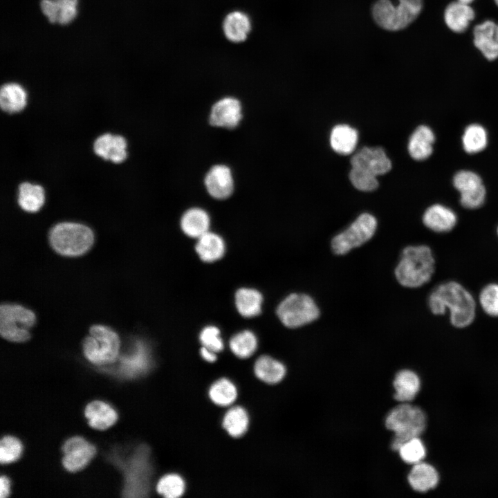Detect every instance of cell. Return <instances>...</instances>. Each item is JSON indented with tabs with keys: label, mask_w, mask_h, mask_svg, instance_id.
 I'll return each instance as SVG.
<instances>
[{
	"label": "cell",
	"mask_w": 498,
	"mask_h": 498,
	"mask_svg": "<svg viewBox=\"0 0 498 498\" xmlns=\"http://www.w3.org/2000/svg\"><path fill=\"white\" fill-rule=\"evenodd\" d=\"M455 188L460 192V203L465 208L481 207L486 198V189L479 176L471 171L457 172L453 179Z\"/></svg>",
	"instance_id": "cell-10"
},
{
	"label": "cell",
	"mask_w": 498,
	"mask_h": 498,
	"mask_svg": "<svg viewBox=\"0 0 498 498\" xmlns=\"http://www.w3.org/2000/svg\"><path fill=\"white\" fill-rule=\"evenodd\" d=\"M48 241L57 253L66 257H77L92 246L94 234L87 225L75 222H61L49 231Z\"/></svg>",
	"instance_id": "cell-4"
},
{
	"label": "cell",
	"mask_w": 498,
	"mask_h": 498,
	"mask_svg": "<svg viewBox=\"0 0 498 498\" xmlns=\"http://www.w3.org/2000/svg\"><path fill=\"white\" fill-rule=\"evenodd\" d=\"M251 29L248 16L241 11H233L225 17L223 30L225 37L234 43L244 42Z\"/></svg>",
	"instance_id": "cell-24"
},
{
	"label": "cell",
	"mask_w": 498,
	"mask_h": 498,
	"mask_svg": "<svg viewBox=\"0 0 498 498\" xmlns=\"http://www.w3.org/2000/svg\"><path fill=\"white\" fill-rule=\"evenodd\" d=\"M407 481L414 490L426 492L438 486L440 475L434 466L423 461L413 465L408 474Z\"/></svg>",
	"instance_id": "cell-18"
},
{
	"label": "cell",
	"mask_w": 498,
	"mask_h": 498,
	"mask_svg": "<svg viewBox=\"0 0 498 498\" xmlns=\"http://www.w3.org/2000/svg\"><path fill=\"white\" fill-rule=\"evenodd\" d=\"M239 392L236 385L226 377L219 378L209 387L208 396L210 401L220 407H229L234 405Z\"/></svg>",
	"instance_id": "cell-26"
},
{
	"label": "cell",
	"mask_w": 498,
	"mask_h": 498,
	"mask_svg": "<svg viewBox=\"0 0 498 498\" xmlns=\"http://www.w3.org/2000/svg\"><path fill=\"white\" fill-rule=\"evenodd\" d=\"M436 261L430 247L425 244L405 247L394 268V276L403 287L416 288L423 286L432 279Z\"/></svg>",
	"instance_id": "cell-2"
},
{
	"label": "cell",
	"mask_w": 498,
	"mask_h": 498,
	"mask_svg": "<svg viewBox=\"0 0 498 498\" xmlns=\"http://www.w3.org/2000/svg\"><path fill=\"white\" fill-rule=\"evenodd\" d=\"M234 299L236 308L243 317H253L261 313L263 297L256 289L241 288L236 292Z\"/></svg>",
	"instance_id": "cell-32"
},
{
	"label": "cell",
	"mask_w": 498,
	"mask_h": 498,
	"mask_svg": "<svg viewBox=\"0 0 498 498\" xmlns=\"http://www.w3.org/2000/svg\"><path fill=\"white\" fill-rule=\"evenodd\" d=\"M199 353L201 358L208 363H214L217 360V353L206 347H201Z\"/></svg>",
	"instance_id": "cell-43"
},
{
	"label": "cell",
	"mask_w": 498,
	"mask_h": 498,
	"mask_svg": "<svg viewBox=\"0 0 498 498\" xmlns=\"http://www.w3.org/2000/svg\"><path fill=\"white\" fill-rule=\"evenodd\" d=\"M351 167L377 176L387 173L391 168V163L381 147H365L351 158Z\"/></svg>",
	"instance_id": "cell-11"
},
{
	"label": "cell",
	"mask_w": 498,
	"mask_h": 498,
	"mask_svg": "<svg viewBox=\"0 0 498 498\" xmlns=\"http://www.w3.org/2000/svg\"><path fill=\"white\" fill-rule=\"evenodd\" d=\"M253 372L259 380L273 385L282 381L286 374V368L277 359L268 355H262L256 359Z\"/></svg>",
	"instance_id": "cell-19"
},
{
	"label": "cell",
	"mask_w": 498,
	"mask_h": 498,
	"mask_svg": "<svg viewBox=\"0 0 498 498\" xmlns=\"http://www.w3.org/2000/svg\"><path fill=\"white\" fill-rule=\"evenodd\" d=\"M459 1H462V2H464V3H469L471 2L472 0H459Z\"/></svg>",
	"instance_id": "cell-45"
},
{
	"label": "cell",
	"mask_w": 498,
	"mask_h": 498,
	"mask_svg": "<svg viewBox=\"0 0 498 498\" xmlns=\"http://www.w3.org/2000/svg\"><path fill=\"white\" fill-rule=\"evenodd\" d=\"M59 5V17L57 23L67 25L72 22L77 15L78 0H57Z\"/></svg>",
	"instance_id": "cell-41"
},
{
	"label": "cell",
	"mask_w": 498,
	"mask_h": 498,
	"mask_svg": "<svg viewBox=\"0 0 498 498\" xmlns=\"http://www.w3.org/2000/svg\"><path fill=\"white\" fill-rule=\"evenodd\" d=\"M210 219L208 214L203 209L193 208L187 210L181 219L183 232L192 238H199L209 231Z\"/></svg>",
	"instance_id": "cell-28"
},
{
	"label": "cell",
	"mask_w": 498,
	"mask_h": 498,
	"mask_svg": "<svg viewBox=\"0 0 498 498\" xmlns=\"http://www.w3.org/2000/svg\"><path fill=\"white\" fill-rule=\"evenodd\" d=\"M199 341L202 347L212 350L217 353L224 349V342L221 336V331L215 326L204 327L200 332Z\"/></svg>",
	"instance_id": "cell-38"
},
{
	"label": "cell",
	"mask_w": 498,
	"mask_h": 498,
	"mask_svg": "<svg viewBox=\"0 0 498 498\" xmlns=\"http://www.w3.org/2000/svg\"><path fill=\"white\" fill-rule=\"evenodd\" d=\"M64 467L70 472H76L87 465L95 454L93 445L79 436L68 439L62 447Z\"/></svg>",
	"instance_id": "cell-12"
},
{
	"label": "cell",
	"mask_w": 498,
	"mask_h": 498,
	"mask_svg": "<svg viewBox=\"0 0 498 498\" xmlns=\"http://www.w3.org/2000/svg\"><path fill=\"white\" fill-rule=\"evenodd\" d=\"M349 179L356 189L363 192L375 190L378 186L376 176L354 167L351 169Z\"/></svg>",
	"instance_id": "cell-40"
},
{
	"label": "cell",
	"mask_w": 498,
	"mask_h": 498,
	"mask_svg": "<svg viewBox=\"0 0 498 498\" xmlns=\"http://www.w3.org/2000/svg\"><path fill=\"white\" fill-rule=\"evenodd\" d=\"M474 44L488 60L498 57V25L486 21L474 28Z\"/></svg>",
	"instance_id": "cell-16"
},
{
	"label": "cell",
	"mask_w": 498,
	"mask_h": 498,
	"mask_svg": "<svg viewBox=\"0 0 498 498\" xmlns=\"http://www.w3.org/2000/svg\"><path fill=\"white\" fill-rule=\"evenodd\" d=\"M423 0H398L394 6L390 0H377L371 13L375 22L389 31H398L407 28L419 15Z\"/></svg>",
	"instance_id": "cell-5"
},
{
	"label": "cell",
	"mask_w": 498,
	"mask_h": 498,
	"mask_svg": "<svg viewBox=\"0 0 498 498\" xmlns=\"http://www.w3.org/2000/svg\"><path fill=\"white\" fill-rule=\"evenodd\" d=\"M398 452L405 463L412 465L423 461L427 454L426 448L420 437H415L405 442Z\"/></svg>",
	"instance_id": "cell-36"
},
{
	"label": "cell",
	"mask_w": 498,
	"mask_h": 498,
	"mask_svg": "<svg viewBox=\"0 0 498 498\" xmlns=\"http://www.w3.org/2000/svg\"><path fill=\"white\" fill-rule=\"evenodd\" d=\"M127 142L120 135L106 133L98 136L93 142L95 154L105 160L121 163L127 158Z\"/></svg>",
	"instance_id": "cell-14"
},
{
	"label": "cell",
	"mask_w": 498,
	"mask_h": 498,
	"mask_svg": "<svg viewBox=\"0 0 498 498\" xmlns=\"http://www.w3.org/2000/svg\"><path fill=\"white\" fill-rule=\"evenodd\" d=\"M197 239L195 250L202 261L212 263L224 255L225 242L217 234L208 231Z\"/></svg>",
	"instance_id": "cell-27"
},
{
	"label": "cell",
	"mask_w": 498,
	"mask_h": 498,
	"mask_svg": "<svg viewBox=\"0 0 498 498\" xmlns=\"http://www.w3.org/2000/svg\"><path fill=\"white\" fill-rule=\"evenodd\" d=\"M27 104V93L24 87L15 82L6 83L0 89V107L9 114L21 111Z\"/></svg>",
	"instance_id": "cell-25"
},
{
	"label": "cell",
	"mask_w": 498,
	"mask_h": 498,
	"mask_svg": "<svg viewBox=\"0 0 498 498\" xmlns=\"http://www.w3.org/2000/svg\"><path fill=\"white\" fill-rule=\"evenodd\" d=\"M487 133L485 129L477 124L468 126L462 136L465 151L469 154L477 153L487 145Z\"/></svg>",
	"instance_id": "cell-35"
},
{
	"label": "cell",
	"mask_w": 498,
	"mask_h": 498,
	"mask_svg": "<svg viewBox=\"0 0 498 498\" xmlns=\"http://www.w3.org/2000/svg\"><path fill=\"white\" fill-rule=\"evenodd\" d=\"M276 313L284 326L297 329L317 320L320 315V309L310 295L293 293L279 302Z\"/></svg>",
	"instance_id": "cell-6"
},
{
	"label": "cell",
	"mask_w": 498,
	"mask_h": 498,
	"mask_svg": "<svg viewBox=\"0 0 498 498\" xmlns=\"http://www.w3.org/2000/svg\"><path fill=\"white\" fill-rule=\"evenodd\" d=\"M90 335L83 342V352L86 358L95 365L113 362L120 350V339L117 333L108 326L93 325L89 329Z\"/></svg>",
	"instance_id": "cell-7"
},
{
	"label": "cell",
	"mask_w": 498,
	"mask_h": 498,
	"mask_svg": "<svg viewBox=\"0 0 498 498\" xmlns=\"http://www.w3.org/2000/svg\"><path fill=\"white\" fill-rule=\"evenodd\" d=\"M479 303L486 315L498 317V283H490L482 288Z\"/></svg>",
	"instance_id": "cell-37"
},
{
	"label": "cell",
	"mask_w": 498,
	"mask_h": 498,
	"mask_svg": "<svg viewBox=\"0 0 498 498\" xmlns=\"http://www.w3.org/2000/svg\"><path fill=\"white\" fill-rule=\"evenodd\" d=\"M45 201V192L42 186L24 182L18 187L17 203L25 212H36Z\"/></svg>",
	"instance_id": "cell-29"
},
{
	"label": "cell",
	"mask_w": 498,
	"mask_h": 498,
	"mask_svg": "<svg viewBox=\"0 0 498 498\" xmlns=\"http://www.w3.org/2000/svg\"><path fill=\"white\" fill-rule=\"evenodd\" d=\"M89 425L98 430H105L111 426L117 419L114 409L108 404L95 400L87 405L84 411Z\"/></svg>",
	"instance_id": "cell-31"
},
{
	"label": "cell",
	"mask_w": 498,
	"mask_h": 498,
	"mask_svg": "<svg viewBox=\"0 0 498 498\" xmlns=\"http://www.w3.org/2000/svg\"><path fill=\"white\" fill-rule=\"evenodd\" d=\"M21 444L15 437L5 436L0 442V461L8 463L17 460L21 452Z\"/></svg>",
	"instance_id": "cell-39"
},
{
	"label": "cell",
	"mask_w": 498,
	"mask_h": 498,
	"mask_svg": "<svg viewBox=\"0 0 498 498\" xmlns=\"http://www.w3.org/2000/svg\"><path fill=\"white\" fill-rule=\"evenodd\" d=\"M422 220L425 226L430 230L444 233L451 231L455 227L457 216L449 208L434 204L425 211Z\"/></svg>",
	"instance_id": "cell-17"
},
{
	"label": "cell",
	"mask_w": 498,
	"mask_h": 498,
	"mask_svg": "<svg viewBox=\"0 0 498 498\" xmlns=\"http://www.w3.org/2000/svg\"><path fill=\"white\" fill-rule=\"evenodd\" d=\"M231 352L238 358L245 360L250 358L257 351L258 340L255 334L250 330H243L232 336L229 341Z\"/></svg>",
	"instance_id": "cell-33"
},
{
	"label": "cell",
	"mask_w": 498,
	"mask_h": 498,
	"mask_svg": "<svg viewBox=\"0 0 498 498\" xmlns=\"http://www.w3.org/2000/svg\"><path fill=\"white\" fill-rule=\"evenodd\" d=\"M9 481L6 477L1 476L0 478V497H6L9 495Z\"/></svg>",
	"instance_id": "cell-44"
},
{
	"label": "cell",
	"mask_w": 498,
	"mask_h": 498,
	"mask_svg": "<svg viewBox=\"0 0 498 498\" xmlns=\"http://www.w3.org/2000/svg\"><path fill=\"white\" fill-rule=\"evenodd\" d=\"M497 235H498V227H497Z\"/></svg>",
	"instance_id": "cell-47"
},
{
	"label": "cell",
	"mask_w": 498,
	"mask_h": 498,
	"mask_svg": "<svg viewBox=\"0 0 498 498\" xmlns=\"http://www.w3.org/2000/svg\"><path fill=\"white\" fill-rule=\"evenodd\" d=\"M377 220L369 213L360 214L347 228L331 239L333 253L344 255L370 241L377 229Z\"/></svg>",
	"instance_id": "cell-8"
},
{
	"label": "cell",
	"mask_w": 498,
	"mask_h": 498,
	"mask_svg": "<svg viewBox=\"0 0 498 498\" xmlns=\"http://www.w3.org/2000/svg\"><path fill=\"white\" fill-rule=\"evenodd\" d=\"M40 9L49 22L57 23L59 9L57 0H41Z\"/></svg>",
	"instance_id": "cell-42"
},
{
	"label": "cell",
	"mask_w": 498,
	"mask_h": 498,
	"mask_svg": "<svg viewBox=\"0 0 498 498\" xmlns=\"http://www.w3.org/2000/svg\"><path fill=\"white\" fill-rule=\"evenodd\" d=\"M496 4L498 6V0H495Z\"/></svg>",
	"instance_id": "cell-46"
},
{
	"label": "cell",
	"mask_w": 498,
	"mask_h": 498,
	"mask_svg": "<svg viewBox=\"0 0 498 498\" xmlns=\"http://www.w3.org/2000/svg\"><path fill=\"white\" fill-rule=\"evenodd\" d=\"M357 131L347 124L335 126L330 135V144L336 153L341 155L351 154L357 145Z\"/></svg>",
	"instance_id": "cell-30"
},
{
	"label": "cell",
	"mask_w": 498,
	"mask_h": 498,
	"mask_svg": "<svg viewBox=\"0 0 498 498\" xmlns=\"http://www.w3.org/2000/svg\"><path fill=\"white\" fill-rule=\"evenodd\" d=\"M208 194L216 199H225L232 193L234 182L230 169L223 165L213 166L205 178Z\"/></svg>",
	"instance_id": "cell-15"
},
{
	"label": "cell",
	"mask_w": 498,
	"mask_h": 498,
	"mask_svg": "<svg viewBox=\"0 0 498 498\" xmlns=\"http://www.w3.org/2000/svg\"><path fill=\"white\" fill-rule=\"evenodd\" d=\"M427 305L435 315H444L448 311L451 324L458 329L470 326L475 319L477 304L474 297L455 281L437 285L428 296Z\"/></svg>",
	"instance_id": "cell-1"
},
{
	"label": "cell",
	"mask_w": 498,
	"mask_h": 498,
	"mask_svg": "<svg viewBox=\"0 0 498 498\" xmlns=\"http://www.w3.org/2000/svg\"><path fill=\"white\" fill-rule=\"evenodd\" d=\"M186 483L178 473H167L158 480L156 484L157 492L165 498H179L185 492Z\"/></svg>",
	"instance_id": "cell-34"
},
{
	"label": "cell",
	"mask_w": 498,
	"mask_h": 498,
	"mask_svg": "<svg viewBox=\"0 0 498 498\" xmlns=\"http://www.w3.org/2000/svg\"><path fill=\"white\" fill-rule=\"evenodd\" d=\"M35 322L34 313L19 304L0 306V334L4 339L22 342L30 339L29 329Z\"/></svg>",
	"instance_id": "cell-9"
},
{
	"label": "cell",
	"mask_w": 498,
	"mask_h": 498,
	"mask_svg": "<svg viewBox=\"0 0 498 498\" xmlns=\"http://www.w3.org/2000/svg\"><path fill=\"white\" fill-rule=\"evenodd\" d=\"M221 425L232 438L243 436L250 426V416L246 409L241 405H232L224 413Z\"/></svg>",
	"instance_id": "cell-21"
},
{
	"label": "cell",
	"mask_w": 498,
	"mask_h": 498,
	"mask_svg": "<svg viewBox=\"0 0 498 498\" xmlns=\"http://www.w3.org/2000/svg\"><path fill=\"white\" fill-rule=\"evenodd\" d=\"M393 385L395 400L400 403H409L418 394L421 382L419 376L414 371L403 369L395 376Z\"/></svg>",
	"instance_id": "cell-20"
},
{
	"label": "cell",
	"mask_w": 498,
	"mask_h": 498,
	"mask_svg": "<svg viewBox=\"0 0 498 498\" xmlns=\"http://www.w3.org/2000/svg\"><path fill=\"white\" fill-rule=\"evenodd\" d=\"M434 135L432 129L425 125L418 127L412 133L408 143V151L412 158L423 160L432 153Z\"/></svg>",
	"instance_id": "cell-22"
},
{
	"label": "cell",
	"mask_w": 498,
	"mask_h": 498,
	"mask_svg": "<svg viewBox=\"0 0 498 498\" xmlns=\"http://www.w3.org/2000/svg\"><path fill=\"white\" fill-rule=\"evenodd\" d=\"M385 425L394 433L391 448L398 452L403 443L413 438L420 437L424 432L427 417L421 407L409 403H401L388 413Z\"/></svg>",
	"instance_id": "cell-3"
},
{
	"label": "cell",
	"mask_w": 498,
	"mask_h": 498,
	"mask_svg": "<svg viewBox=\"0 0 498 498\" xmlns=\"http://www.w3.org/2000/svg\"><path fill=\"white\" fill-rule=\"evenodd\" d=\"M474 17L473 9L468 3L460 1L450 3L444 13L448 27L457 33L464 32Z\"/></svg>",
	"instance_id": "cell-23"
},
{
	"label": "cell",
	"mask_w": 498,
	"mask_h": 498,
	"mask_svg": "<svg viewBox=\"0 0 498 498\" xmlns=\"http://www.w3.org/2000/svg\"><path fill=\"white\" fill-rule=\"evenodd\" d=\"M242 118L240 102L234 98L221 99L212 107L210 124L212 126L234 129Z\"/></svg>",
	"instance_id": "cell-13"
}]
</instances>
